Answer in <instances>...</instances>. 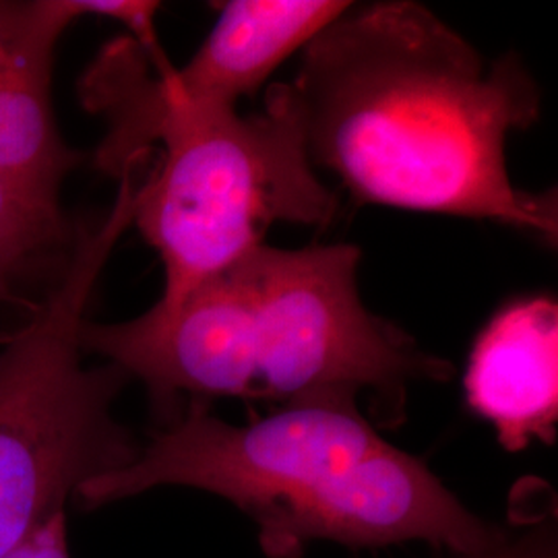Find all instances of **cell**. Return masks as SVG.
I'll list each match as a JSON object with an SVG mask.
<instances>
[{
	"label": "cell",
	"instance_id": "1",
	"mask_svg": "<svg viewBox=\"0 0 558 558\" xmlns=\"http://www.w3.org/2000/svg\"><path fill=\"white\" fill-rule=\"evenodd\" d=\"M315 168L360 203L499 221L558 236L555 193H527L507 140L536 124L542 92L518 54L486 60L424 4L350 9L276 83Z\"/></svg>",
	"mask_w": 558,
	"mask_h": 558
},
{
	"label": "cell",
	"instance_id": "2",
	"mask_svg": "<svg viewBox=\"0 0 558 558\" xmlns=\"http://www.w3.org/2000/svg\"><path fill=\"white\" fill-rule=\"evenodd\" d=\"M359 265L352 244H259L170 311L87 320L81 345L145 385L158 426L205 399L317 396H366L380 424H399L410 385L453 364L364 306Z\"/></svg>",
	"mask_w": 558,
	"mask_h": 558
},
{
	"label": "cell",
	"instance_id": "3",
	"mask_svg": "<svg viewBox=\"0 0 558 558\" xmlns=\"http://www.w3.org/2000/svg\"><path fill=\"white\" fill-rule=\"evenodd\" d=\"M359 401L296 399L246 424L189 403L151 433L133 463L85 482L75 499L92 509L161 486L203 490L257 525L267 558H300L315 542H424L463 555L511 536L513 527L480 518L424 459L383 439Z\"/></svg>",
	"mask_w": 558,
	"mask_h": 558
},
{
	"label": "cell",
	"instance_id": "4",
	"mask_svg": "<svg viewBox=\"0 0 558 558\" xmlns=\"http://www.w3.org/2000/svg\"><path fill=\"white\" fill-rule=\"evenodd\" d=\"M140 180L120 179L100 218L75 226V242L38 308L0 339V558L57 513L89 480L140 456L114 416L131 377L110 362L87 366L81 333L101 274L133 228Z\"/></svg>",
	"mask_w": 558,
	"mask_h": 558
},
{
	"label": "cell",
	"instance_id": "5",
	"mask_svg": "<svg viewBox=\"0 0 558 558\" xmlns=\"http://www.w3.org/2000/svg\"><path fill=\"white\" fill-rule=\"evenodd\" d=\"M147 151L158 160L141 177L133 226L163 265L158 311L263 244L271 226L327 228L338 216V195L317 177L276 85L257 114L166 112Z\"/></svg>",
	"mask_w": 558,
	"mask_h": 558
},
{
	"label": "cell",
	"instance_id": "6",
	"mask_svg": "<svg viewBox=\"0 0 558 558\" xmlns=\"http://www.w3.org/2000/svg\"><path fill=\"white\" fill-rule=\"evenodd\" d=\"M350 2L339 0H230L182 69L170 64L149 75V57L133 38L110 44L81 81L89 110L106 114L108 135L96 154L104 172L120 177L149 160L147 140L170 110H239L279 64L304 50L339 20Z\"/></svg>",
	"mask_w": 558,
	"mask_h": 558
},
{
	"label": "cell",
	"instance_id": "7",
	"mask_svg": "<svg viewBox=\"0 0 558 558\" xmlns=\"http://www.w3.org/2000/svg\"><path fill=\"white\" fill-rule=\"evenodd\" d=\"M465 401L507 451L553 442L558 424V306L515 300L480 331L465 366Z\"/></svg>",
	"mask_w": 558,
	"mask_h": 558
},
{
	"label": "cell",
	"instance_id": "8",
	"mask_svg": "<svg viewBox=\"0 0 558 558\" xmlns=\"http://www.w3.org/2000/svg\"><path fill=\"white\" fill-rule=\"evenodd\" d=\"M77 20V0L27 2L20 41L0 73V177L52 203L83 160L60 137L50 94L57 41Z\"/></svg>",
	"mask_w": 558,
	"mask_h": 558
},
{
	"label": "cell",
	"instance_id": "9",
	"mask_svg": "<svg viewBox=\"0 0 558 558\" xmlns=\"http://www.w3.org/2000/svg\"><path fill=\"white\" fill-rule=\"evenodd\" d=\"M75 226L60 203L40 199L0 177V311L20 304V290L36 271H60L73 248Z\"/></svg>",
	"mask_w": 558,
	"mask_h": 558
},
{
	"label": "cell",
	"instance_id": "10",
	"mask_svg": "<svg viewBox=\"0 0 558 558\" xmlns=\"http://www.w3.org/2000/svg\"><path fill=\"white\" fill-rule=\"evenodd\" d=\"M449 558H558L557 518L542 515L525 530H513L511 536L493 548L451 555Z\"/></svg>",
	"mask_w": 558,
	"mask_h": 558
},
{
	"label": "cell",
	"instance_id": "11",
	"mask_svg": "<svg viewBox=\"0 0 558 558\" xmlns=\"http://www.w3.org/2000/svg\"><path fill=\"white\" fill-rule=\"evenodd\" d=\"M7 558H71L66 542V513H57L48 519Z\"/></svg>",
	"mask_w": 558,
	"mask_h": 558
},
{
	"label": "cell",
	"instance_id": "12",
	"mask_svg": "<svg viewBox=\"0 0 558 558\" xmlns=\"http://www.w3.org/2000/svg\"><path fill=\"white\" fill-rule=\"evenodd\" d=\"M27 21V2H0V73L9 64Z\"/></svg>",
	"mask_w": 558,
	"mask_h": 558
}]
</instances>
